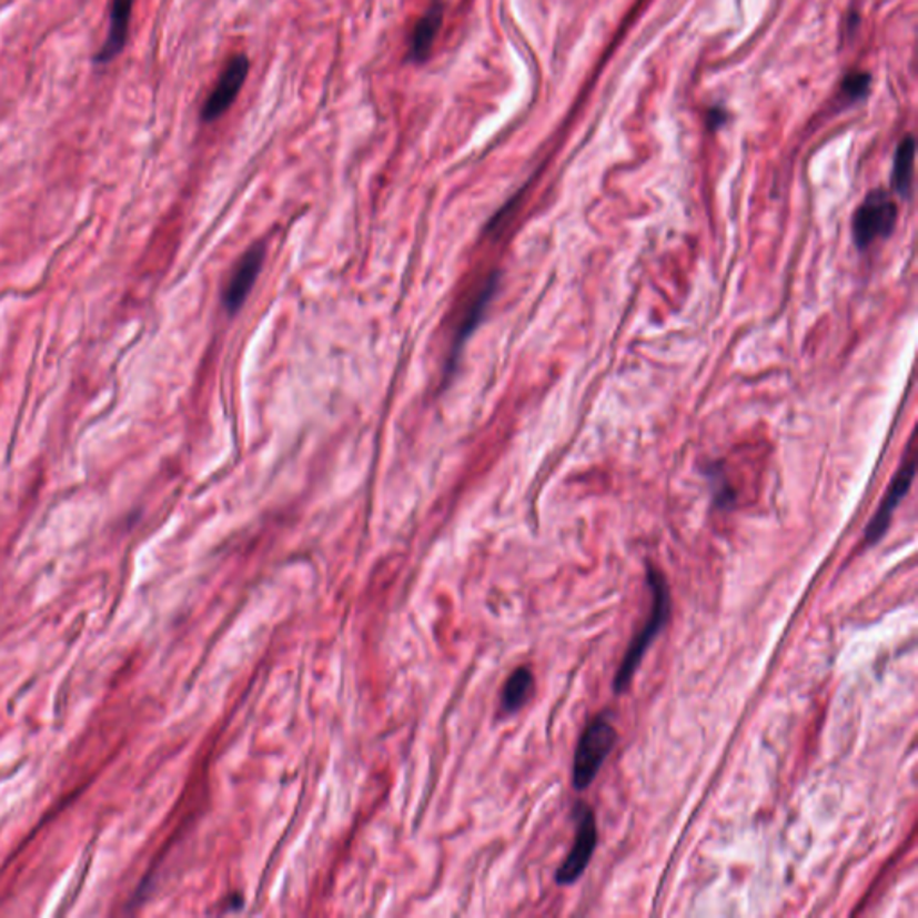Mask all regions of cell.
<instances>
[{
	"instance_id": "cell-8",
	"label": "cell",
	"mask_w": 918,
	"mask_h": 918,
	"mask_svg": "<svg viewBox=\"0 0 918 918\" xmlns=\"http://www.w3.org/2000/svg\"><path fill=\"white\" fill-rule=\"evenodd\" d=\"M443 13L445 11H443L442 2L436 0L430 6V10L420 17L415 29H413V34H411L410 52H407V58L413 63H424L430 58L436 37H438L440 29H442Z\"/></svg>"
},
{
	"instance_id": "cell-10",
	"label": "cell",
	"mask_w": 918,
	"mask_h": 918,
	"mask_svg": "<svg viewBox=\"0 0 918 918\" xmlns=\"http://www.w3.org/2000/svg\"><path fill=\"white\" fill-rule=\"evenodd\" d=\"M497 284H500V279L497 275H492L486 282L485 287L480 291L477 294L476 300L472 302L471 309L466 311V316L462 320V325L457 329L456 340H454L453 352H451V360H448L447 370H451L456 366L457 357L462 354L463 346H465L466 340L471 336L472 332L476 331V326L481 323V317L485 314L486 307H488L490 300L494 299L495 290H497Z\"/></svg>"
},
{
	"instance_id": "cell-12",
	"label": "cell",
	"mask_w": 918,
	"mask_h": 918,
	"mask_svg": "<svg viewBox=\"0 0 918 918\" xmlns=\"http://www.w3.org/2000/svg\"><path fill=\"white\" fill-rule=\"evenodd\" d=\"M914 163H915V139L909 135L900 142L897 148L896 160H894V173L891 183L900 196H911L914 189Z\"/></svg>"
},
{
	"instance_id": "cell-14",
	"label": "cell",
	"mask_w": 918,
	"mask_h": 918,
	"mask_svg": "<svg viewBox=\"0 0 918 918\" xmlns=\"http://www.w3.org/2000/svg\"><path fill=\"white\" fill-rule=\"evenodd\" d=\"M710 119H714L713 127L718 128L722 124V121L727 119V113L722 112L718 108H714L713 112H710Z\"/></svg>"
},
{
	"instance_id": "cell-4",
	"label": "cell",
	"mask_w": 918,
	"mask_h": 918,
	"mask_svg": "<svg viewBox=\"0 0 918 918\" xmlns=\"http://www.w3.org/2000/svg\"><path fill=\"white\" fill-rule=\"evenodd\" d=\"M576 821V838L573 849L565 858L564 865L556 870V882L559 886H571L578 881L587 870L597 845L596 816L585 803L576 804L573 811Z\"/></svg>"
},
{
	"instance_id": "cell-3",
	"label": "cell",
	"mask_w": 918,
	"mask_h": 918,
	"mask_svg": "<svg viewBox=\"0 0 918 918\" xmlns=\"http://www.w3.org/2000/svg\"><path fill=\"white\" fill-rule=\"evenodd\" d=\"M897 205L886 191H874L865 198L853 220L854 243L867 250L879 238H890L897 224Z\"/></svg>"
},
{
	"instance_id": "cell-7",
	"label": "cell",
	"mask_w": 918,
	"mask_h": 918,
	"mask_svg": "<svg viewBox=\"0 0 918 918\" xmlns=\"http://www.w3.org/2000/svg\"><path fill=\"white\" fill-rule=\"evenodd\" d=\"M264 256H266V252L259 244V246L250 248L244 253L243 259L238 262V266L233 268L229 284L224 287L223 293L224 309L229 313H238L244 300L248 299V294L255 284L256 276L261 273Z\"/></svg>"
},
{
	"instance_id": "cell-5",
	"label": "cell",
	"mask_w": 918,
	"mask_h": 918,
	"mask_svg": "<svg viewBox=\"0 0 918 918\" xmlns=\"http://www.w3.org/2000/svg\"><path fill=\"white\" fill-rule=\"evenodd\" d=\"M250 72V60L244 54H238L226 63L220 80L215 83L214 90L206 98L205 107L201 110V119L205 122H214L229 112V108L235 103L239 92L243 89Z\"/></svg>"
},
{
	"instance_id": "cell-11",
	"label": "cell",
	"mask_w": 918,
	"mask_h": 918,
	"mask_svg": "<svg viewBox=\"0 0 918 918\" xmlns=\"http://www.w3.org/2000/svg\"><path fill=\"white\" fill-rule=\"evenodd\" d=\"M533 686H535V678L527 667L515 669L504 684L503 695H501V707L504 713L513 714L523 709L524 704L532 696Z\"/></svg>"
},
{
	"instance_id": "cell-9",
	"label": "cell",
	"mask_w": 918,
	"mask_h": 918,
	"mask_svg": "<svg viewBox=\"0 0 918 918\" xmlns=\"http://www.w3.org/2000/svg\"><path fill=\"white\" fill-rule=\"evenodd\" d=\"M135 0H112V11H110V31H108L107 42L103 49L99 51L95 60L99 63H107L113 58L121 54L122 49L127 46L128 29H130L131 11H133Z\"/></svg>"
},
{
	"instance_id": "cell-1",
	"label": "cell",
	"mask_w": 918,
	"mask_h": 918,
	"mask_svg": "<svg viewBox=\"0 0 918 918\" xmlns=\"http://www.w3.org/2000/svg\"><path fill=\"white\" fill-rule=\"evenodd\" d=\"M648 587L653 596L652 614H649L646 625L640 628L639 634L635 635L634 640L629 643L625 658H623V663H621L619 669L614 676L612 689L616 695H625L628 690L635 673L643 663L644 655L648 652L653 640L663 634L664 626L667 625L669 614H672L669 585H667L664 574L652 567V565L648 567Z\"/></svg>"
},
{
	"instance_id": "cell-2",
	"label": "cell",
	"mask_w": 918,
	"mask_h": 918,
	"mask_svg": "<svg viewBox=\"0 0 918 918\" xmlns=\"http://www.w3.org/2000/svg\"><path fill=\"white\" fill-rule=\"evenodd\" d=\"M617 742L614 725L606 716H597L579 737L578 748L574 754L573 786L585 791L596 780L599 769L605 765Z\"/></svg>"
},
{
	"instance_id": "cell-13",
	"label": "cell",
	"mask_w": 918,
	"mask_h": 918,
	"mask_svg": "<svg viewBox=\"0 0 918 918\" xmlns=\"http://www.w3.org/2000/svg\"><path fill=\"white\" fill-rule=\"evenodd\" d=\"M870 81H872V78L865 74V72H850L841 83V90H844L847 98L856 101V99H862L867 95L868 90H870Z\"/></svg>"
},
{
	"instance_id": "cell-6",
	"label": "cell",
	"mask_w": 918,
	"mask_h": 918,
	"mask_svg": "<svg viewBox=\"0 0 918 918\" xmlns=\"http://www.w3.org/2000/svg\"><path fill=\"white\" fill-rule=\"evenodd\" d=\"M915 471H917V466H915V457L911 456V460L900 468L896 480L891 483L890 490H888V494L882 500L881 506L868 524L867 532H865V542L868 546H876L877 542L881 541L888 532L894 512H896L900 501L905 500L909 486L914 483Z\"/></svg>"
}]
</instances>
